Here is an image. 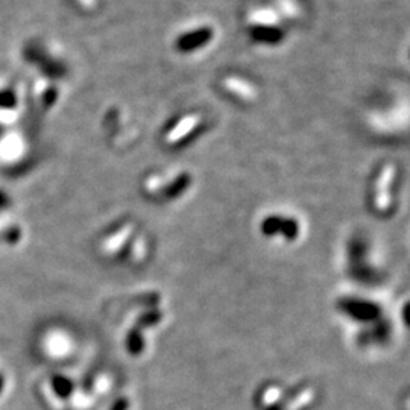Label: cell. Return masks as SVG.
Returning a JSON list of instances; mask_svg holds the SVG:
<instances>
[{
  "label": "cell",
  "mask_w": 410,
  "mask_h": 410,
  "mask_svg": "<svg viewBox=\"0 0 410 410\" xmlns=\"http://www.w3.org/2000/svg\"><path fill=\"white\" fill-rule=\"evenodd\" d=\"M340 309L343 312H347L351 315L352 318H356L359 321H372L376 319L380 309L376 304L365 303V301H356V300H343L340 301Z\"/></svg>",
  "instance_id": "cell-1"
},
{
  "label": "cell",
  "mask_w": 410,
  "mask_h": 410,
  "mask_svg": "<svg viewBox=\"0 0 410 410\" xmlns=\"http://www.w3.org/2000/svg\"><path fill=\"white\" fill-rule=\"evenodd\" d=\"M262 230L265 234L274 236L275 232H283L287 239H295L298 234V225L295 220H287L282 218H269L263 222Z\"/></svg>",
  "instance_id": "cell-2"
},
{
  "label": "cell",
  "mask_w": 410,
  "mask_h": 410,
  "mask_svg": "<svg viewBox=\"0 0 410 410\" xmlns=\"http://www.w3.org/2000/svg\"><path fill=\"white\" fill-rule=\"evenodd\" d=\"M17 104L13 91H0V108H14Z\"/></svg>",
  "instance_id": "cell-3"
},
{
  "label": "cell",
  "mask_w": 410,
  "mask_h": 410,
  "mask_svg": "<svg viewBox=\"0 0 410 410\" xmlns=\"http://www.w3.org/2000/svg\"><path fill=\"white\" fill-rule=\"evenodd\" d=\"M128 399L126 398H120L117 399V402L113 404V407H111V410H128Z\"/></svg>",
  "instance_id": "cell-4"
},
{
  "label": "cell",
  "mask_w": 410,
  "mask_h": 410,
  "mask_svg": "<svg viewBox=\"0 0 410 410\" xmlns=\"http://www.w3.org/2000/svg\"><path fill=\"white\" fill-rule=\"evenodd\" d=\"M5 202H6V198L4 197V194H2V193H0V205H4Z\"/></svg>",
  "instance_id": "cell-5"
}]
</instances>
